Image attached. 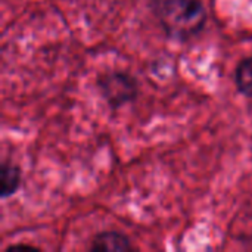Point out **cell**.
<instances>
[{
  "instance_id": "7a4b0ae2",
  "label": "cell",
  "mask_w": 252,
  "mask_h": 252,
  "mask_svg": "<svg viewBox=\"0 0 252 252\" xmlns=\"http://www.w3.org/2000/svg\"><path fill=\"white\" fill-rule=\"evenodd\" d=\"M96 87L111 109H118L139 96L137 80L124 71H108L97 77Z\"/></svg>"
},
{
  "instance_id": "8992f818",
  "label": "cell",
  "mask_w": 252,
  "mask_h": 252,
  "mask_svg": "<svg viewBox=\"0 0 252 252\" xmlns=\"http://www.w3.org/2000/svg\"><path fill=\"white\" fill-rule=\"evenodd\" d=\"M18 250H21V251H27V250H31V251H40V250H38V248H35V247L24 245V244H18V245H10V247H7V248H6V252H13V251H18Z\"/></svg>"
},
{
  "instance_id": "5b68a950",
  "label": "cell",
  "mask_w": 252,
  "mask_h": 252,
  "mask_svg": "<svg viewBox=\"0 0 252 252\" xmlns=\"http://www.w3.org/2000/svg\"><path fill=\"white\" fill-rule=\"evenodd\" d=\"M235 84L239 93L252 99V56L238 63L235 69Z\"/></svg>"
},
{
  "instance_id": "277c9868",
  "label": "cell",
  "mask_w": 252,
  "mask_h": 252,
  "mask_svg": "<svg viewBox=\"0 0 252 252\" xmlns=\"http://www.w3.org/2000/svg\"><path fill=\"white\" fill-rule=\"evenodd\" d=\"M1 185H0V193L1 198H9L18 192L22 183V171L21 168L10 162V161H3L1 162Z\"/></svg>"
},
{
  "instance_id": "6da1fadb",
  "label": "cell",
  "mask_w": 252,
  "mask_h": 252,
  "mask_svg": "<svg viewBox=\"0 0 252 252\" xmlns=\"http://www.w3.org/2000/svg\"><path fill=\"white\" fill-rule=\"evenodd\" d=\"M151 7L164 32L179 41L198 35L208 18L204 0H151Z\"/></svg>"
},
{
  "instance_id": "3957f363",
  "label": "cell",
  "mask_w": 252,
  "mask_h": 252,
  "mask_svg": "<svg viewBox=\"0 0 252 252\" xmlns=\"http://www.w3.org/2000/svg\"><path fill=\"white\" fill-rule=\"evenodd\" d=\"M90 251H128L133 250L131 241L117 230H106L97 233L89 247Z\"/></svg>"
}]
</instances>
